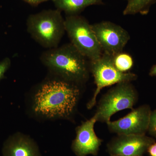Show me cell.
Masks as SVG:
<instances>
[{
    "mask_svg": "<svg viewBox=\"0 0 156 156\" xmlns=\"http://www.w3.org/2000/svg\"><path fill=\"white\" fill-rule=\"evenodd\" d=\"M80 95V86L76 84L59 78L46 81L34 96V112L48 119H69L75 110Z\"/></svg>",
    "mask_w": 156,
    "mask_h": 156,
    "instance_id": "1",
    "label": "cell"
},
{
    "mask_svg": "<svg viewBox=\"0 0 156 156\" xmlns=\"http://www.w3.org/2000/svg\"><path fill=\"white\" fill-rule=\"evenodd\" d=\"M40 59L49 70L63 80L80 86L89 79L88 59L71 43L48 49Z\"/></svg>",
    "mask_w": 156,
    "mask_h": 156,
    "instance_id": "2",
    "label": "cell"
},
{
    "mask_svg": "<svg viewBox=\"0 0 156 156\" xmlns=\"http://www.w3.org/2000/svg\"><path fill=\"white\" fill-rule=\"evenodd\" d=\"M27 31L42 47L48 49L58 46L66 32L61 11L44 10L31 14L27 20Z\"/></svg>",
    "mask_w": 156,
    "mask_h": 156,
    "instance_id": "3",
    "label": "cell"
},
{
    "mask_svg": "<svg viewBox=\"0 0 156 156\" xmlns=\"http://www.w3.org/2000/svg\"><path fill=\"white\" fill-rule=\"evenodd\" d=\"M66 32L72 44L89 61L100 58L103 52L92 24L79 15H69L65 19Z\"/></svg>",
    "mask_w": 156,
    "mask_h": 156,
    "instance_id": "4",
    "label": "cell"
},
{
    "mask_svg": "<svg viewBox=\"0 0 156 156\" xmlns=\"http://www.w3.org/2000/svg\"><path fill=\"white\" fill-rule=\"evenodd\" d=\"M138 93L131 82H122L101 98L95 115L97 122L107 123L117 112L126 109H133L138 100Z\"/></svg>",
    "mask_w": 156,
    "mask_h": 156,
    "instance_id": "5",
    "label": "cell"
},
{
    "mask_svg": "<svg viewBox=\"0 0 156 156\" xmlns=\"http://www.w3.org/2000/svg\"><path fill=\"white\" fill-rule=\"evenodd\" d=\"M113 57L103 53L98 59L89 61L90 73L94 77L96 87L93 97L87 104L89 109L95 105L96 97L103 88L122 82H131L137 79L135 74L122 72L117 69L114 63Z\"/></svg>",
    "mask_w": 156,
    "mask_h": 156,
    "instance_id": "6",
    "label": "cell"
},
{
    "mask_svg": "<svg viewBox=\"0 0 156 156\" xmlns=\"http://www.w3.org/2000/svg\"><path fill=\"white\" fill-rule=\"evenodd\" d=\"M98 44L103 53L114 56L122 52L130 39L126 30L109 21L92 24Z\"/></svg>",
    "mask_w": 156,
    "mask_h": 156,
    "instance_id": "7",
    "label": "cell"
},
{
    "mask_svg": "<svg viewBox=\"0 0 156 156\" xmlns=\"http://www.w3.org/2000/svg\"><path fill=\"white\" fill-rule=\"evenodd\" d=\"M150 106L144 105L135 109L126 116L117 121L106 123L111 133L120 134L144 135L148 132L151 113Z\"/></svg>",
    "mask_w": 156,
    "mask_h": 156,
    "instance_id": "8",
    "label": "cell"
},
{
    "mask_svg": "<svg viewBox=\"0 0 156 156\" xmlns=\"http://www.w3.org/2000/svg\"><path fill=\"white\" fill-rule=\"evenodd\" d=\"M154 142L146 134H120L109 143L108 151L111 156H142Z\"/></svg>",
    "mask_w": 156,
    "mask_h": 156,
    "instance_id": "9",
    "label": "cell"
},
{
    "mask_svg": "<svg viewBox=\"0 0 156 156\" xmlns=\"http://www.w3.org/2000/svg\"><path fill=\"white\" fill-rule=\"evenodd\" d=\"M97 122L94 115L90 119L83 122L76 128V137L73 141L72 149L77 156H96L102 140L95 134L94 126Z\"/></svg>",
    "mask_w": 156,
    "mask_h": 156,
    "instance_id": "10",
    "label": "cell"
},
{
    "mask_svg": "<svg viewBox=\"0 0 156 156\" xmlns=\"http://www.w3.org/2000/svg\"><path fill=\"white\" fill-rule=\"evenodd\" d=\"M2 154L3 156H41L34 141L20 133L11 135L4 143Z\"/></svg>",
    "mask_w": 156,
    "mask_h": 156,
    "instance_id": "11",
    "label": "cell"
},
{
    "mask_svg": "<svg viewBox=\"0 0 156 156\" xmlns=\"http://www.w3.org/2000/svg\"><path fill=\"white\" fill-rule=\"evenodd\" d=\"M57 10L64 11L67 16L79 15L89 6L99 5L96 0H53Z\"/></svg>",
    "mask_w": 156,
    "mask_h": 156,
    "instance_id": "12",
    "label": "cell"
},
{
    "mask_svg": "<svg viewBox=\"0 0 156 156\" xmlns=\"http://www.w3.org/2000/svg\"><path fill=\"white\" fill-rule=\"evenodd\" d=\"M127 5L123 11L125 16L140 14L146 15L156 0H127Z\"/></svg>",
    "mask_w": 156,
    "mask_h": 156,
    "instance_id": "13",
    "label": "cell"
},
{
    "mask_svg": "<svg viewBox=\"0 0 156 156\" xmlns=\"http://www.w3.org/2000/svg\"><path fill=\"white\" fill-rule=\"evenodd\" d=\"M113 60L117 69L122 72H127L132 68L134 65V61L131 55L123 52L114 56Z\"/></svg>",
    "mask_w": 156,
    "mask_h": 156,
    "instance_id": "14",
    "label": "cell"
},
{
    "mask_svg": "<svg viewBox=\"0 0 156 156\" xmlns=\"http://www.w3.org/2000/svg\"><path fill=\"white\" fill-rule=\"evenodd\" d=\"M148 132L151 136L156 137V109L151 113Z\"/></svg>",
    "mask_w": 156,
    "mask_h": 156,
    "instance_id": "15",
    "label": "cell"
},
{
    "mask_svg": "<svg viewBox=\"0 0 156 156\" xmlns=\"http://www.w3.org/2000/svg\"><path fill=\"white\" fill-rule=\"evenodd\" d=\"M11 63V60L9 58H5L0 62V80L4 77L5 73L10 67Z\"/></svg>",
    "mask_w": 156,
    "mask_h": 156,
    "instance_id": "16",
    "label": "cell"
},
{
    "mask_svg": "<svg viewBox=\"0 0 156 156\" xmlns=\"http://www.w3.org/2000/svg\"><path fill=\"white\" fill-rule=\"evenodd\" d=\"M147 152L150 156H156V142L154 143L149 147Z\"/></svg>",
    "mask_w": 156,
    "mask_h": 156,
    "instance_id": "17",
    "label": "cell"
},
{
    "mask_svg": "<svg viewBox=\"0 0 156 156\" xmlns=\"http://www.w3.org/2000/svg\"><path fill=\"white\" fill-rule=\"evenodd\" d=\"M25 2L32 5H37L41 3L44 2L49 1H53V0H23Z\"/></svg>",
    "mask_w": 156,
    "mask_h": 156,
    "instance_id": "18",
    "label": "cell"
},
{
    "mask_svg": "<svg viewBox=\"0 0 156 156\" xmlns=\"http://www.w3.org/2000/svg\"><path fill=\"white\" fill-rule=\"evenodd\" d=\"M149 75L150 76L156 77V64L154 65L151 68Z\"/></svg>",
    "mask_w": 156,
    "mask_h": 156,
    "instance_id": "19",
    "label": "cell"
},
{
    "mask_svg": "<svg viewBox=\"0 0 156 156\" xmlns=\"http://www.w3.org/2000/svg\"><path fill=\"white\" fill-rule=\"evenodd\" d=\"M96 1H97L100 4L102 3V0H96Z\"/></svg>",
    "mask_w": 156,
    "mask_h": 156,
    "instance_id": "20",
    "label": "cell"
},
{
    "mask_svg": "<svg viewBox=\"0 0 156 156\" xmlns=\"http://www.w3.org/2000/svg\"></svg>",
    "mask_w": 156,
    "mask_h": 156,
    "instance_id": "21",
    "label": "cell"
}]
</instances>
